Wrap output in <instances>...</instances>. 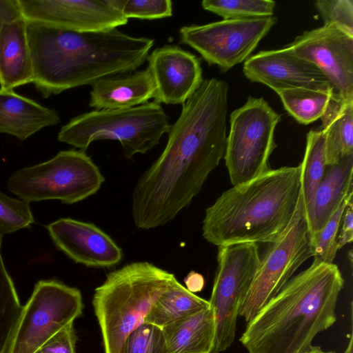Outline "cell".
Returning a JSON list of instances; mask_svg holds the SVG:
<instances>
[{"label":"cell","instance_id":"obj_1","mask_svg":"<svg viewBox=\"0 0 353 353\" xmlns=\"http://www.w3.org/2000/svg\"><path fill=\"white\" fill-rule=\"evenodd\" d=\"M228 96L225 81L203 79L182 104L163 151L134 190L132 214L137 228L152 229L170 223L201 190L224 157Z\"/></svg>","mask_w":353,"mask_h":353},{"label":"cell","instance_id":"obj_2","mask_svg":"<svg viewBox=\"0 0 353 353\" xmlns=\"http://www.w3.org/2000/svg\"><path fill=\"white\" fill-rule=\"evenodd\" d=\"M33 79L43 97L103 77L131 72L143 64L154 40L117 28L74 32L28 21Z\"/></svg>","mask_w":353,"mask_h":353},{"label":"cell","instance_id":"obj_3","mask_svg":"<svg viewBox=\"0 0 353 353\" xmlns=\"http://www.w3.org/2000/svg\"><path fill=\"white\" fill-rule=\"evenodd\" d=\"M343 285L336 265L314 258L247 323L241 343L248 353H303L336 322Z\"/></svg>","mask_w":353,"mask_h":353},{"label":"cell","instance_id":"obj_4","mask_svg":"<svg viewBox=\"0 0 353 353\" xmlns=\"http://www.w3.org/2000/svg\"><path fill=\"white\" fill-rule=\"evenodd\" d=\"M301 168L270 169L223 192L205 210L203 236L221 246L276 241L286 231L301 197Z\"/></svg>","mask_w":353,"mask_h":353},{"label":"cell","instance_id":"obj_5","mask_svg":"<svg viewBox=\"0 0 353 353\" xmlns=\"http://www.w3.org/2000/svg\"><path fill=\"white\" fill-rule=\"evenodd\" d=\"M174 276L145 261L127 264L107 275L92 299L104 353H120L128 336L144 323L152 306Z\"/></svg>","mask_w":353,"mask_h":353},{"label":"cell","instance_id":"obj_6","mask_svg":"<svg viewBox=\"0 0 353 353\" xmlns=\"http://www.w3.org/2000/svg\"><path fill=\"white\" fill-rule=\"evenodd\" d=\"M170 125L169 116L161 104L153 101L129 108L82 114L64 125L57 139L83 151L95 141H119L123 154L131 159L152 149Z\"/></svg>","mask_w":353,"mask_h":353},{"label":"cell","instance_id":"obj_7","mask_svg":"<svg viewBox=\"0 0 353 353\" xmlns=\"http://www.w3.org/2000/svg\"><path fill=\"white\" fill-rule=\"evenodd\" d=\"M104 180L99 167L85 151L72 149L14 172L8 188L28 203L55 199L72 204L94 194Z\"/></svg>","mask_w":353,"mask_h":353},{"label":"cell","instance_id":"obj_8","mask_svg":"<svg viewBox=\"0 0 353 353\" xmlns=\"http://www.w3.org/2000/svg\"><path fill=\"white\" fill-rule=\"evenodd\" d=\"M281 119L263 97L251 96L230 114L223 158L232 186L270 170L269 158L276 147L274 130Z\"/></svg>","mask_w":353,"mask_h":353},{"label":"cell","instance_id":"obj_9","mask_svg":"<svg viewBox=\"0 0 353 353\" xmlns=\"http://www.w3.org/2000/svg\"><path fill=\"white\" fill-rule=\"evenodd\" d=\"M83 310L79 289L56 279L41 280L21 312L6 353H35Z\"/></svg>","mask_w":353,"mask_h":353},{"label":"cell","instance_id":"obj_10","mask_svg":"<svg viewBox=\"0 0 353 353\" xmlns=\"http://www.w3.org/2000/svg\"><path fill=\"white\" fill-rule=\"evenodd\" d=\"M260 262L257 243H239L218 247L217 269L208 301L216 323L212 353L221 352L234 342L239 309Z\"/></svg>","mask_w":353,"mask_h":353},{"label":"cell","instance_id":"obj_11","mask_svg":"<svg viewBox=\"0 0 353 353\" xmlns=\"http://www.w3.org/2000/svg\"><path fill=\"white\" fill-rule=\"evenodd\" d=\"M312 256L305 205L302 196L290 225L271 243L239 309V316L250 321L284 287L296 270Z\"/></svg>","mask_w":353,"mask_h":353},{"label":"cell","instance_id":"obj_12","mask_svg":"<svg viewBox=\"0 0 353 353\" xmlns=\"http://www.w3.org/2000/svg\"><path fill=\"white\" fill-rule=\"evenodd\" d=\"M276 22L273 15L185 26L179 30V40L198 52L209 65L227 71L248 59Z\"/></svg>","mask_w":353,"mask_h":353},{"label":"cell","instance_id":"obj_13","mask_svg":"<svg viewBox=\"0 0 353 353\" xmlns=\"http://www.w3.org/2000/svg\"><path fill=\"white\" fill-rule=\"evenodd\" d=\"M285 46L318 67L330 81L333 97L353 101V37L323 24L305 31Z\"/></svg>","mask_w":353,"mask_h":353},{"label":"cell","instance_id":"obj_14","mask_svg":"<svg viewBox=\"0 0 353 353\" xmlns=\"http://www.w3.org/2000/svg\"><path fill=\"white\" fill-rule=\"evenodd\" d=\"M27 21L74 32L117 28L127 23L108 0H18Z\"/></svg>","mask_w":353,"mask_h":353},{"label":"cell","instance_id":"obj_15","mask_svg":"<svg viewBox=\"0 0 353 353\" xmlns=\"http://www.w3.org/2000/svg\"><path fill=\"white\" fill-rule=\"evenodd\" d=\"M243 72L250 81L266 85L276 92L294 88L332 90L316 65L297 56L287 46L250 56L244 61Z\"/></svg>","mask_w":353,"mask_h":353},{"label":"cell","instance_id":"obj_16","mask_svg":"<svg viewBox=\"0 0 353 353\" xmlns=\"http://www.w3.org/2000/svg\"><path fill=\"white\" fill-rule=\"evenodd\" d=\"M147 61L156 86L154 101L159 104H183L203 81L201 59L179 46L156 48Z\"/></svg>","mask_w":353,"mask_h":353},{"label":"cell","instance_id":"obj_17","mask_svg":"<svg viewBox=\"0 0 353 353\" xmlns=\"http://www.w3.org/2000/svg\"><path fill=\"white\" fill-rule=\"evenodd\" d=\"M46 228L55 246L77 263L110 268L122 259L121 249L93 223L61 218Z\"/></svg>","mask_w":353,"mask_h":353},{"label":"cell","instance_id":"obj_18","mask_svg":"<svg viewBox=\"0 0 353 353\" xmlns=\"http://www.w3.org/2000/svg\"><path fill=\"white\" fill-rule=\"evenodd\" d=\"M89 106L100 110L129 108L154 98L156 86L148 68L108 76L92 85Z\"/></svg>","mask_w":353,"mask_h":353},{"label":"cell","instance_id":"obj_19","mask_svg":"<svg viewBox=\"0 0 353 353\" xmlns=\"http://www.w3.org/2000/svg\"><path fill=\"white\" fill-rule=\"evenodd\" d=\"M27 20L21 15L3 23L0 31V88L13 90L32 83L33 68L27 34Z\"/></svg>","mask_w":353,"mask_h":353},{"label":"cell","instance_id":"obj_20","mask_svg":"<svg viewBox=\"0 0 353 353\" xmlns=\"http://www.w3.org/2000/svg\"><path fill=\"white\" fill-rule=\"evenodd\" d=\"M61 122L59 113L13 90L0 88V134L24 141Z\"/></svg>","mask_w":353,"mask_h":353},{"label":"cell","instance_id":"obj_21","mask_svg":"<svg viewBox=\"0 0 353 353\" xmlns=\"http://www.w3.org/2000/svg\"><path fill=\"white\" fill-rule=\"evenodd\" d=\"M352 172L353 155L327 166L325 176L312 201L305 205L310 234L320 230L353 191Z\"/></svg>","mask_w":353,"mask_h":353},{"label":"cell","instance_id":"obj_22","mask_svg":"<svg viewBox=\"0 0 353 353\" xmlns=\"http://www.w3.org/2000/svg\"><path fill=\"white\" fill-rule=\"evenodd\" d=\"M169 353H212L216 333L210 306L162 327Z\"/></svg>","mask_w":353,"mask_h":353},{"label":"cell","instance_id":"obj_23","mask_svg":"<svg viewBox=\"0 0 353 353\" xmlns=\"http://www.w3.org/2000/svg\"><path fill=\"white\" fill-rule=\"evenodd\" d=\"M327 165L353 155V101L332 97L321 117Z\"/></svg>","mask_w":353,"mask_h":353},{"label":"cell","instance_id":"obj_24","mask_svg":"<svg viewBox=\"0 0 353 353\" xmlns=\"http://www.w3.org/2000/svg\"><path fill=\"white\" fill-rule=\"evenodd\" d=\"M209 307L208 301L190 292L174 276L152 306L144 323L162 328Z\"/></svg>","mask_w":353,"mask_h":353},{"label":"cell","instance_id":"obj_25","mask_svg":"<svg viewBox=\"0 0 353 353\" xmlns=\"http://www.w3.org/2000/svg\"><path fill=\"white\" fill-rule=\"evenodd\" d=\"M285 110L299 123L307 125L318 120L331 99L332 90L294 88L276 92Z\"/></svg>","mask_w":353,"mask_h":353},{"label":"cell","instance_id":"obj_26","mask_svg":"<svg viewBox=\"0 0 353 353\" xmlns=\"http://www.w3.org/2000/svg\"><path fill=\"white\" fill-rule=\"evenodd\" d=\"M301 168V191L305 205L312 201L326 169L325 136L321 129L311 130L306 136V147Z\"/></svg>","mask_w":353,"mask_h":353},{"label":"cell","instance_id":"obj_27","mask_svg":"<svg viewBox=\"0 0 353 353\" xmlns=\"http://www.w3.org/2000/svg\"><path fill=\"white\" fill-rule=\"evenodd\" d=\"M3 234L0 233V353H6L23 305L1 254Z\"/></svg>","mask_w":353,"mask_h":353},{"label":"cell","instance_id":"obj_28","mask_svg":"<svg viewBox=\"0 0 353 353\" xmlns=\"http://www.w3.org/2000/svg\"><path fill=\"white\" fill-rule=\"evenodd\" d=\"M201 6L223 19H247L273 16L272 0H203Z\"/></svg>","mask_w":353,"mask_h":353},{"label":"cell","instance_id":"obj_29","mask_svg":"<svg viewBox=\"0 0 353 353\" xmlns=\"http://www.w3.org/2000/svg\"><path fill=\"white\" fill-rule=\"evenodd\" d=\"M353 195L350 192L343 201L341 205L332 215L325 225L318 232L310 234V244L312 256L326 263H332L339 250L337 244V236L341 225V218L348 201Z\"/></svg>","mask_w":353,"mask_h":353},{"label":"cell","instance_id":"obj_30","mask_svg":"<svg viewBox=\"0 0 353 353\" xmlns=\"http://www.w3.org/2000/svg\"><path fill=\"white\" fill-rule=\"evenodd\" d=\"M34 223L30 204L0 191V233L10 234Z\"/></svg>","mask_w":353,"mask_h":353},{"label":"cell","instance_id":"obj_31","mask_svg":"<svg viewBox=\"0 0 353 353\" xmlns=\"http://www.w3.org/2000/svg\"><path fill=\"white\" fill-rule=\"evenodd\" d=\"M120 353H169L162 328L143 323L125 340Z\"/></svg>","mask_w":353,"mask_h":353},{"label":"cell","instance_id":"obj_32","mask_svg":"<svg viewBox=\"0 0 353 353\" xmlns=\"http://www.w3.org/2000/svg\"><path fill=\"white\" fill-rule=\"evenodd\" d=\"M126 18L156 19L172 15L170 0H108Z\"/></svg>","mask_w":353,"mask_h":353},{"label":"cell","instance_id":"obj_33","mask_svg":"<svg viewBox=\"0 0 353 353\" xmlns=\"http://www.w3.org/2000/svg\"><path fill=\"white\" fill-rule=\"evenodd\" d=\"M315 7L324 24L335 26L353 37V1L352 0H317Z\"/></svg>","mask_w":353,"mask_h":353},{"label":"cell","instance_id":"obj_34","mask_svg":"<svg viewBox=\"0 0 353 353\" xmlns=\"http://www.w3.org/2000/svg\"><path fill=\"white\" fill-rule=\"evenodd\" d=\"M77 341L74 323H71L52 337L41 351L42 353H77Z\"/></svg>","mask_w":353,"mask_h":353},{"label":"cell","instance_id":"obj_35","mask_svg":"<svg viewBox=\"0 0 353 353\" xmlns=\"http://www.w3.org/2000/svg\"><path fill=\"white\" fill-rule=\"evenodd\" d=\"M353 196V195H352ZM352 196L350 197L345 208L339 231L337 236V244L341 249L353 240V203Z\"/></svg>","mask_w":353,"mask_h":353},{"label":"cell","instance_id":"obj_36","mask_svg":"<svg viewBox=\"0 0 353 353\" xmlns=\"http://www.w3.org/2000/svg\"><path fill=\"white\" fill-rule=\"evenodd\" d=\"M21 15L18 0H0V31L3 23Z\"/></svg>","mask_w":353,"mask_h":353},{"label":"cell","instance_id":"obj_37","mask_svg":"<svg viewBox=\"0 0 353 353\" xmlns=\"http://www.w3.org/2000/svg\"><path fill=\"white\" fill-rule=\"evenodd\" d=\"M186 288L191 292H200L204 286V279L201 274L191 271L184 279Z\"/></svg>","mask_w":353,"mask_h":353},{"label":"cell","instance_id":"obj_38","mask_svg":"<svg viewBox=\"0 0 353 353\" xmlns=\"http://www.w3.org/2000/svg\"><path fill=\"white\" fill-rule=\"evenodd\" d=\"M303 353H334L332 351H324L321 347L310 345ZM343 353H352V337L350 338L349 344Z\"/></svg>","mask_w":353,"mask_h":353},{"label":"cell","instance_id":"obj_39","mask_svg":"<svg viewBox=\"0 0 353 353\" xmlns=\"http://www.w3.org/2000/svg\"><path fill=\"white\" fill-rule=\"evenodd\" d=\"M35 353H42V352L41 351V350H39V351L36 352Z\"/></svg>","mask_w":353,"mask_h":353}]
</instances>
